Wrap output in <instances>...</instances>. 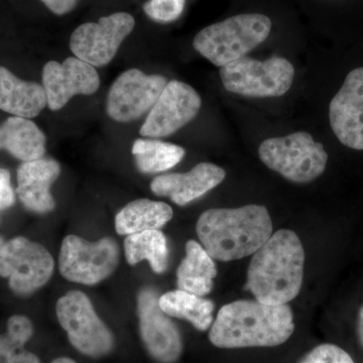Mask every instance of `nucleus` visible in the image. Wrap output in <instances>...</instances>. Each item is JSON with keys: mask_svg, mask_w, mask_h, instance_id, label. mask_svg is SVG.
<instances>
[{"mask_svg": "<svg viewBox=\"0 0 363 363\" xmlns=\"http://www.w3.org/2000/svg\"><path fill=\"white\" fill-rule=\"evenodd\" d=\"M168 81L162 75H147L138 69L123 72L114 81L106 111L117 123H131L152 111Z\"/></svg>", "mask_w": 363, "mask_h": 363, "instance_id": "11", "label": "nucleus"}, {"mask_svg": "<svg viewBox=\"0 0 363 363\" xmlns=\"http://www.w3.org/2000/svg\"><path fill=\"white\" fill-rule=\"evenodd\" d=\"M159 303L168 316L187 320L199 331H206L213 324V302L200 296L177 290L164 294Z\"/></svg>", "mask_w": 363, "mask_h": 363, "instance_id": "22", "label": "nucleus"}, {"mask_svg": "<svg viewBox=\"0 0 363 363\" xmlns=\"http://www.w3.org/2000/svg\"><path fill=\"white\" fill-rule=\"evenodd\" d=\"M14 363H40L39 357L30 351L21 350L16 355Z\"/></svg>", "mask_w": 363, "mask_h": 363, "instance_id": "31", "label": "nucleus"}, {"mask_svg": "<svg viewBox=\"0 0 363 363\" xmlns=\"http://www.w3.org/2000/svg\"><path fill=\"white\" fill-rule=\"evenodd\" d=\"M47 105L44 87L21 80L0 66V111L23 118H35Z\"/></svg>", "mask_w": 363, "mask_h": 363, "instance_id": "18", "label": "nucleus"}, {"mask_svg": "<svg viewBox=\"0 0 363 363\" xmlns=\"http://www.w3.org/2000/svg\"><path fill=\"white\" fill-rule=\"evenodd\" d=\"M2 245H4V240H2V238H0V247H1Z\"/></svg>", "mask_w": 363, "mask_h": 363, "instance_id": "34", "label": "nucleus"}, {"mask_svg": "<svg viewBox=\"0 0 363 363\" xmlns=\"http://www.w3.org/2000/svg\"><path fill=\"white\" fill-rule=\"evenodd\" d=\"M295 330L292 309L259 301H235L223 306L209 332L219 348L272 347L285 343Z\"/></svg>", "mask_w": 363, "mask_h": 363, "instance_id": "1", "label": "nucleus"}, {"mask_svg": "<svg viewBox=\"0 0 363 363\" xmlns=\"http://www.w3.org/2000/svg\"><path fill=\"white\" fill-rule=\"evenodd\" d=\"M262 162L294 183L306 184L324 173L328 154L306 131L267 138L259 149Z\"/></svg>", "mask_w": 363, "mask_h": 363, "instance_id": "5", "label": "nucleus"}, {"mask_svg": "<svg viewBox=\"0 0 363 363\" xmlns=\"http://www.w3.org/2000/svg\"><path fill=\"white\" fill-rule=\"evenodd\" d=\"M6 335L18 347H25L26 344L30 340L33 335L32 321L23 315L11 316L7 321Z\"/></svg>", "mask_w": 363, "mask_h": 363, "instance_id": "27", "label": "nucleus"}, {"mask_svg": "<svg viewBox=\"0 0 363 363\" xmlns=\"http://www.w3.org/2000/svg\"><path fill=\"white\" fill-rule=\"evenodd\" d=\"M225 176V171L220 167L200 162L188 173L156 177L150 183V189L155 194L168 197L179 206H185L217 187Z\"/></svg>", "mask_w": 363, "mask_h": 363, "instance_id": "16", "label": "nucleus"}, {"mask_svg": "<svg viewBox=\"0 0 363 363\" xmlns=\"http://www.w3.org/2000/svg\"><path fill=\"white\" fill-rule=\"evenodd\" d=\"M57 317L74 347L92 358L109 354L114 337L108 327L98 317L90 298L80 291H71L60 298Z\"/></svg>", "mask_w": 363, "mask_h": 363, "instance_id": "7", "label": "nucleus"}, {"mask_svg": "<svg viewBox=\"0 0 363 363\" xmlns=\"http://www.w3.org/2000/svg\"><path fill=\"white\" fill-rule=\"evenodd\" d=\"M135 21L126 13H116L100 18L97 23H86L72 33L70 49L76 58L93 67L111 63L124 39L135 28Z\"/></svg>", "mask_w": 363, "mask_h": 363, "instance_id": "10", "label": "nucleus"}, {"mask_svg": "<svg viewBox=\"0 0 363 363\" xmlns=\"http://www.w3.org/2000/svg\"><path fill=\"white\" fill-rule=\"evenodd\" d=\"M160 297L152 288H145L138 297L140 337L150 355L161 363L180 358L183 341L175 323L160 307Z\"/></svg>", "mask_w": 363, "mask_h": 363, "instance_id": "12", "label": "nucleus"}, {"mask_svg": "<svg viewBox=\"0 0 363 363\" xmlns=\"http://www.w3.org/2000/svg\"><path fill=\"white\" fill-rule=\"evenodd\" d=\"M272 21L262 13H241L208 26L193 47L213 65L223 67L245 57L271 35Z\"/></svg>", "mask_w": 363, "mask_h": 363, "instance_id": "4", "label": "nucleus"}, {"mask_svg": "<svg viewBox=\"0 0 363 363\" xmlns=\"http://www.w3.org/2000/svg\"><path fill=\"white\" fill-rule=\"evenodd\" d=\"M202 106L194 88L180 81H169L140 128L143 136L167 138L192 121Z\"/></svg>", "mask_w": 363, "mask_h": 363, "instance_id": "13", "label": "nucleus"}, {"mask_svg": "<svg viewBox=\"0 0 363 363\" xmlns=\"http://www.w3.org/2000/svg\"><path fill=\"white\" fill-rule=\"evenodd\" d=\"M47 105L52 111H60L75 95H92L100 86L95 67L78 58H67L63 63L51 61L43 70Z\"/></svg>", "mask_w": 363, "mask_h": 363, "instance_id": "14", "label": "nucleus"}, {"mask_svg": "<svg viewBox=\"0 0 363 363\" xmlns=\"http://www.w3.org/2000/svg\"><path fill=\"white\" fill-rule=\"evenodd\" d=\"M16 202V193L11 183V173L0 168V211L9 209Z\"/></svg>", "mask_w": 363, "mask_h": 363, "instance_id": "28", "label": "nucleus"}, {"mask_svg": "<svg viewBox=\"0 0 363 363\" xmlns=\"http://www.w3.org/2000/svg\"><path fill=\"white\" fill-rule=\"evenodd\" d=\"M186 150L174 143L157 140H136L133 155L138 171L155 174L174 168L185 157Z\"/></svg>", "mask_w": 363, "mask_h": 363, "instance_id": "24", "label": "nucleus"}, {"mask_svg": "<svg viewBox=\"0 0 363 363\" xmlns=\"http://www.w3.org/2000/svg\"><path fill=\"white\" fill-rule=\"evenodd\" d=\"M304 262V247L297 234L281 229L253 255L247 289L262 304L286 305L300 293Z\"/></svg>", "mask_w": 363, "mask_h": 363, "instance_id": "2", "label": "nucleus"}, {"mask_svg": "<svg viewBox=\"0 0 363 363\" xmlns=\"http://www.w3.org/2000/svg\"><path fill=\"white\" fill-rule=\"evenodd\" d=\"M52 13L64 16L77 6L79 0H40Z\"/></svg>", "mask_w": 363, "mask_h": 363, "instance_id": "30", "label": "nucleus"}, {"mask_svg": "<svg viewBox=\"0 0 363 363\" xmlns=\"http://www.w3.org/2000/svg\"><path fill=\"white\" fill-rule=\"evenodd\" d=\"M6 335H0V363H14L16 355L23 350Z\"/></svg>", "mask_w": 363, "mask_h": 363, "instance_id": "29", "label": "nucleus"}, {"mask_svg": "<svg viewBox=\"0 0 363 363\" xmlns=\"http://www.w3.org/2000/svg\"><path fill=\"white\" fill-rule=\"evenodd\" d=\"M186 0H149L143 4V11L157 23H171L180 18Z\"/></svg>", "mask_w": 363, "mask_h": 363, "instance_id": "25", "label": "nucleus"}, {"mask_svg": "<svg viewBox=\"0 0 363 363\" xmlns=\"http://www.w3.org/2000/svg\"><path fill=\"white\" fill-rule=\"evenodd\" d=\"M51 363H77L75 360L71 359L69 357H59L52 360Z\"/></svg>", "mask_w": 363, "mask_h": 363, "instance_id": "33", "label": "nucleus"}, {"mask_svg": "<svg viewBox=\"0 0 363 363\" xmlns=\"http://www.w3.org/2000/svg\"><path fill=\"white\" fill-rule=\"evenodd\" d=\"M329 119L339 142L350 149L363 150V67L348 74L331 100Z\"/></svg>", "mask_w": 363, "mask_h": 363, "instance_id": "15", "label": "nucleus"}, {"mask_svg": "<svg viewBox=\"0 0 363 363\" xmlns=\"http://www.w3.org/2000/svg\"><path fill=\"white\" fill-rule=\"evenodd\" d=\"M0 150L23 162L42 159L45 135L30 119L11 116L0 125Z\"/></svg>", "mask_w": 363, "mask_h": 363, "instance_id": "19", "label": "nucleus"}, {"mask_svg": "<svg viewBox=\"0 0 363 363\" xmlns=\"http://www.w3.org/2000/svg\"><path fill=\"white\" fill-rule=\"evenodd\" d=\"M119 262V247L111 238L89 242L77 235L62 242L59 269L68 281L94 286L111 277Z\"/></svg>", "mask_w": 363, "mask_h": 363, "instance_id": "8", "label": "nucleus"}, {"mask_svg": "<svg viewBox=\"0 0 363 363\" xmlns=\"http://www.w3.org/2000/svg\"><path fill=\"white\" fill-rule=\"evenodd\" d=\"M220 77L228 92L247 97H279L292 87L295 68L281 57L259 61L245 56L221 67Z\"/></svg>", "mask_w": 363, "mask_h": 363, "instance_id": "6", "label": "nucleus"}, {"mask_svg": "<svg viewBox=\"0 0 363 363\" xmlns=\"http://www.w3.org/2000/svg\"><path fill=\"white\" fill-rule=\"evenodd\" d=\"M124 252L130 266L145 259L157 274H162L168 267V241L162 231L147 230L126 236Z\"/></svg>", "mask_w": 363, "mask_h": 363, "instance_id": "23", "label": "nucleus"}, {"mask_svg": "<svg viewBox=\"0 0 363 363\" xmlns=\"http://www.w3.org/2000/svg\"><path fill=\"white\" fill-rule=\"evenodd\" d=\"M54 267L49 250L28 238H13L0 247V277L9 279L16 295L28 296L44 286Z\"/></svg>", "mask_w": 363, "mask_h": 363, "instance_id": "9", "label": "nucleus"}, {"mask_svg": "<svg viewBox=\"0 0 363 363\" xmlns=\"http://www.w3.org/2000/svg\"><path fill=\"white\" fill-rule=\"evenodd\" d=\"M61 174L58 162L52 159L23 162L18 169V193L26 209L35 213L52 212L56 206L51 187Z\"/></svg>", "mask_w": 363, "mask_h": 363, "instance_id": "17", "label": "nucleus"}, {"mask_svg": "<svg viewBox=\"0 0 363 363\" xmlns=\"http://www.w3.org/2000/svg\"><path fill=\"white\" fill-rule=\"evenodd\" d=\"M173 217V209L164 202L138 199L128 203L116 217V233L130 235L147 230H159Z\"/></svg>", "mask_w": 363, "mask_h": 363, "instance_id": "21", "label": "nucleus"}, {"mask_svg": "<svg viewBox=\"0 0 363 363\" xmlns=\"http://www.w3.org/2000/svg\"><path fill=\"white\" fill-rule=\"evenodd\" d=\"M358 337H359L360 343L363 347V306L359 311V316H358L357 324Z\"/></svg>", "mask_w": 363, "mask_h": 363, "instance_id": "32", "label": "nucleus"}, {"mask_svg": "<svg viewBox=\"0 0 363 363\" xmlns=\"http://www.w3.org/2000/svg\"><path fill=\"white\" fill-rule=\"evenodd\" d=\"M198 238L212 259L231 262L255 255L272 234L269 211L260 205L209 209L197 222Z\"/></svg>", "mask_w": 363, "mask_h": 363, "instance_id": "3", "label": "nucleus"}, {"mask_svg": "<svg viewBox=\"0 0 363 363\" xmlns=\"http://www.w3.org/2000/svg\"><path fill=\"white\" fill-rule=\"evenodd\" d=\"M216 276V267L209 253L195 240H189L186 257L177 271L179 289L203 297L211 292Z\"/></svg>", "mask_w": 363, "mask_h": 363, "instance_id": "20", "label": "nucleus"}, {"mask_svg": "<svg viewBox=\"0 0 363 363\" xmlns=\"http://www.w3.org/2000/svg\"><path fill=\"white\" fill-rule=\"evenodd\" d=\"M298 363H354L352 357L339 346L321 344L305 355Z\"/></svg>", "mask_w": 363, "mask_h": 363, "instance_id": "26", "label": "nucleus"}]
</instances>
